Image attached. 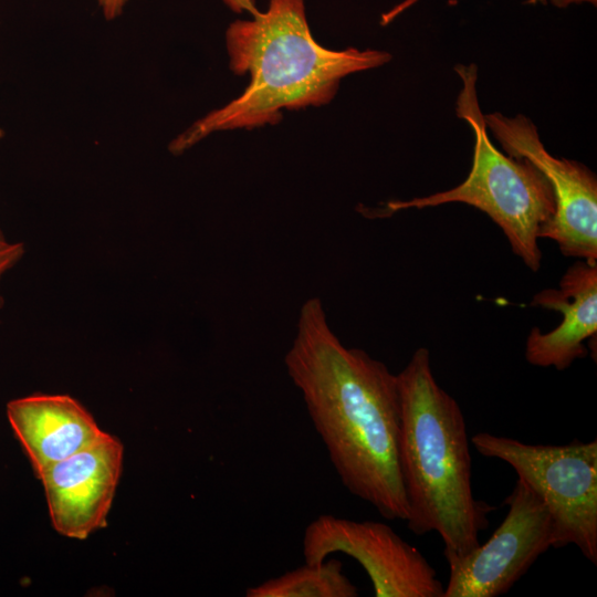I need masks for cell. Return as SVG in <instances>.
<instances>
[{
	"label": "cell",
	"instance_id": "cell-1",
	"mask_svg": "<svg viewBox=\"0 0 597 597\" xmlns=\"http://www.w3.org/2000/svg\"><path fill=\"white\" fill-rule=\"evenodd\" d=\"M284 364L343 485L384 519L406 522L397 375L365 350L344 346L318 297L302 305Z\"/></svg>",
	"mask_w": 597,
	"mask_h": 597
},
{
	"label": "cell",
	"instance_id": "cell-2",
	"mask_svg": "<svg viewBox=\"0 0 597 597\" xmlns=\"http://www.w3.org/2000/svg\"><path fill=\"white\" fill-rule=\"evenodd\" d=\"M229 65L237 75H250L245 91L214 109L172 139L180 155L214 132L252 129L275 124L282 111L329 103L341 80L381 66L391 54L347 48L333 51L312 36L304 0H270L252 20H237L226 32Z\"/></svg>",
	"mask_w": 597,
	"mask_h": 597
},
{
	"label": "cell",
	"instance_id": "cell-3",
	"mask_svg": "<svg viewBox=\"0 0 597 597\" xmlns=\"http://www.w3.org/2000/svg\"><path fill=\"white\" fill-rule=\"evenodd\" d=\"M401 422L399 465L408 528L436 532L446 559L480 545L493 506L474 498L465 420L457 400L437 383L430 354L418 348L397 374Z\"/></svg>",
	"mask_w": 597,
	"mask_h": 597
},
{
	"label": "cell",
	"instance_id": "cell-4",
	"mask_svg": "<svg viewBox=\"0 0 597 597\" xmlns=\"http://www.w3.org/2000/svg\"><path fill=\"white\" fill-rule=\"evenodd\" d=\"M454 71L462 81L455 113L469 124L474 135L472 167L467 179L447 191L389 201L379 214L449 202L470 205L501 228L514 254L536 272L542 262L540 234L555 213L552 186L530 160L504 155L490 140L478 100V66L457 64Z\"/></svg>",
	"mask_w": 597,
	"mask_h": 597
},
{
	"label": "cell",
	"instance_id": "cell-5",
	"mask_svg": "<svg viewBox=\"0 0 597 597\" xmlns=\"http://www.w3.org/2000/svg\"><path fill=\"white\" fill-rule=\"evenodd\" d=\"M475 450L506 462L545 504L553 522V548L575 545L597 564V440L532 444L478 432Z\"/></svg>",
	"mask_w": 597,
	"mask_h": 597
},
{
	"label": "cell",
	"instance_id": "cell-6",
	"mask_svg": "<svg viewBox=\"0 0 597 597\" xmlns=\"http://www.w3.org/2000/svg\"><path fill=\"white\" fill-rule=\"evenodd\" d=\"M334 553L360 564L376 597H443L436 569L386 523L320 515L304 531L305 563L320 564Z\"/></svg>",
	"mask_w": 597,
	"mask_h": 597
},
{
	"label": "cell",
	"instance_id": "cell-7",
	"mask_svg": "<svg viewBox=\"0 0 597 597\" xmlns=\"http://www.w3.org/2000/svg\"><path fill=\"white\" fill-rule=\"evenodd\" d=\"M505 504L509 511L483 545L448 559L443 597H498L506 594L553 547V522L543 501L517 479Z\"/></svg>",
	"mask_w": 597,
	"mask_h": 597
},
{
	"label": "cell",
	"instance_id": "cell-8",
	"mask_svg": "<svg viewBox=\"0 0 597 597\" xmlns=\"http://www.w3.org/2000/svg\"><path fill=\"white\" fill-rule=\"evenodd\" d=\"M484 122L506 155L530 160L552 186L555 213L540 238L554 240L565 256L596 262V175L578 161L552 156L536 126L523 114L507 117L490 113L484 115Z\"/></svg>",
	"mask_w": 597,
	"mask_h": 597
},
{
	"label": "cell",
	"instance_id": "cell-9",
	"mask_svg": "<svg viewBox=\"0 0 597 597\" xmlns=\"http://www.w3.org/2000/svg\"><path fill=\"white\" fill-rule=\"evenodd\" d=\"M124 446L103 431L88 447L43 470L51 524L60 535L83 541L104 528L121 480Z\"/></svg>",
	"mask_w": 597,
	"mask_h": 597
},
{
	"label": "cell",
	"instance_id": "cell-10",
	"mask_svg": "<svg viewBox=\"0 0 597 597\" xmlns=\"http://www.w3.org/2000/svg\"><path fill=\"white\" fill-rule=\"evenodd\" d=\"M531 305L558 311L563 318L547 333L538 327L531 329L526 360L537 367L567 369L587 355L585 341L597 331V263L577 261L564 273L558 289L536 293Z\"/></svg>",
	"mask_w": 597,
	"mask_h": 597
},
{
	"label": "cell",
	"instance_id": "cell-11",
	"mask_svg": "<svg viewBox=\"0 0 597 597\" xmlns=\"http://www.w3.org/2000/svg\"><path fill=\"white\" fill-rule=\"evenodd\" d=\"M7 419L38 476L92 444L102 433L92 413L64 394H32L7 404Z\"/></svg>",
	"mask_w": 597,
	"mask_h": 597
},
{
	"label": "cell",
	"instance_id": "cell-12",
	"mask_svg": "<svg viewBox=\"0 0 597 597\" xmlns=\"http://www.w3.org/2000/svg\"><path fill=\"white\" fill-rule=\"evenodd\" d=\"M247 597H356V586L338 559L303 566L247 588Z\"/></svg>",
	"mask_w": 597,
	"mask_h": 597
},
{
	"label": "cell",
	"instance_id": "cell-13",
	"mask_svg": "<svg viewBox=\"0 0 597 597\" xmlns=\"http://www.w3.org/2000/svg\"><path fill=\"white\" fill-rule=\"evenodd\" d=\"M25 253L24 244L21 242L0 243V282L3 276L13 269ZM4 298L0 294V311L3 308Z\"/></svg>",
	"mask_w": 597,
	"mask_h": 597
},
{
	"label": "cell",
	"instance_id": "cell-14",
	"mask_svg": "<svg viewBox=\"0 0 597 597\" xmlns=\"http://www.w3.org/2000/svg\"><path fill=\"white\" fill-rule=\"evenodd\" d=\"M128 0H97L103 15L106 20H113L117 18L127 3Z\"/></svg>",
	"mask_w": 597,
	"mask_h": 597
},
{
	"label": "cell",
	"instance_id": "cell-15",
	"mask_svg": "<svg viewBox=\"0 0 597 597\" xmlns=\"http://www.w3.org/2000/svg\"><path fill=\"white\" fill-rule=\"evenodd\" d=\"M419 0H402L395 7H392L389 11L385 12L380 18V24L387 25L392 20H395L398 15H400L402 12H405L407 9L416 4Z\"/></svg>",
	"mask_w": 597,
	"mask_h": 597
},
{
	"label": "cell",
	"instance_id": "cell-16",
	"mask_svg": "<svg viewBox=\"0 0 597 597\" xmlns=\"http://www.w3.org/2000/svg\"><path fill=\"white\" fill-rule=\"evenodd\" d=\"M546 2H549L552 6L556 8H567L572 4H580V3H590L593 6L597 4V0H546Z\"/></svg>",
	"mask_w": 597,
	"mask_h": 597
},
{
	"label": "cell",
	"instance_id": "cell-17",
	"mask_svg": "<svg viewBox=\"0 0 597 597\" xmlns=\"http://www.w3.org/2000/svg\"><path fill=\"white\" fill-rule=\"evenodd\" d=\"M3 136H4V132H3L2 128H0V142L3 138ZM6 241H8V240L6 239L3 232L0 229V243L6 242Z\"/></svg>",
	"mask_w": 597,
	"mask_h": 597
},
{
	"label": "cell",
	"instance_id": "cell-18",
	"mask_svg": "<svg viewBox=\"0 0 597 597\" xmlns=\"http://www.w3.org/2000/svg\"><path fill=\"white\" fill-rule=\"evenodd\" d=\"M528 4H546V0H526Z\"/></svg>",
	"mask_w": 597,
	"mask_h": 597
}]
</instances>
